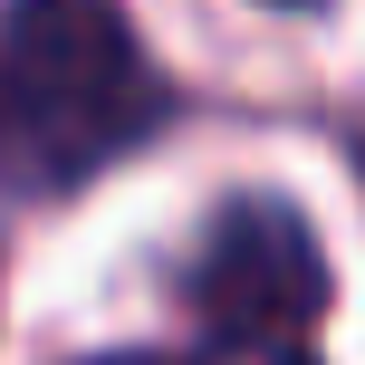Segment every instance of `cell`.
<instances>
[{
	"label": "cell",
	"instance_id": "obj_3",
	"mask_svg": "<svg viewBox=\"0 0 365 365\" xmlns=\"http://www.w3.org/2000/svg\"><path fill=\"white\" fill-rule=\"evenodd\" d=\"M221 365H317V356H298V346H231Z\"/></svg>",
	"mask_w": 365,
	"mask_h": 365
},
{
	"label": "cell",
	"instance_id": "obj_1",
	"mask_svg": "<svg viewBox=\"0 0 365 365\" xmlns=\"http://www.w3.org/2000/svg\"><path fill=\"white\" fill-rule=\"evenodd\" d=\"M164 96L115 0H10L0 19V182L29 202L77 192L154 135Z\"/></svg>",
	"mask_w": 365,
	"mask_h": 365
},
{
	"label": "cell",
	"instance_id": "obj_4",
	"mask_svg": "<svg viewBox=\"0 0 365 365\" xmlns=\"http://www.w3.org/2000/svg\"><path fill=\"white\" fill-rule=\"evenodd\" d=\"M115 365H125V356H115ZM135 365H154V356H135Z\"/></svg>",
	"mask_w": 365,
	"mask_h": 365
},
{
	"label": "cell",
	"instance_id": "obj_2",
	"mask_svg": "<svg viewBox=\"0 0 365 365\" xmlns=\"http://www.w3.org/2000/svg\"><path fill=\"white\" fill-rule=\"evenodd\" d=\"M182 298H192V317L221 346H289L327 308L317 231L298 221V202H269V192L221 202L202 250H192V269H182Z\"/></svg>",
	"mask_w": 365,
	"mask_h": 365
}]
</instances>
